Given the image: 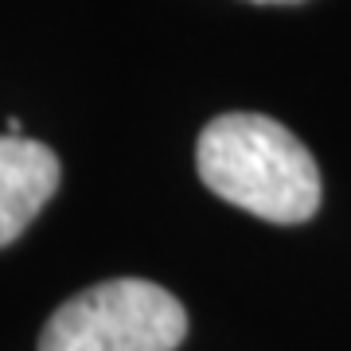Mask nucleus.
<instances>
[{
  "mask_svg": "<svg viewBox=\"0 0 351 351\" xmlns=\"http://www.w3.org/2000/svg\"><path fill=\"white\" fill-rule=\"evenodd\" d=\"M199 180L265 223H308L320 211V168L313 152L265 113H223L195 145Z\"/></svg>",
  "mask_w": 351,
  "mask_h": 351,
  "instance_id": "1",
  "label": "nucleus"
},
{
  "mask_svg": "<svg viewBox=\"0 0 351 351\" xmlns=\"http://www.w3.org/2000/svg\"><path fill=\"white\" fill-rule=\"evenodd\" d=\"M188 313L168 289L141 277H113L55 308L39 351H176Z\"/></svg>",
  "mask_w": 351,
  "mask_h": 351,
  "instance_id": "2",
  "label": "nucleus"
},
{
  "mask_svg": "<svg viewBox=\"0 0 351 351\" xmlns=\"http://www.w3.org/2000/svg\"><path fill=\"white\" fill-rule=\"evenodd\" d=\"M63 168L43 141L0 133V250L36 223L43 203L59 191Z\"/></svg>",
  "mask_w": 351,
  "mask_h": 351,
  "instance_id": "3",
  "label": "nucleus"
},
{
  "mask_svg": "<svg viewBox=\"0 0 351 351\" xmlns=\"http://www.w3.org/2000/svg\"><path fill=\"white\" fill-rule=\"evenodd\" d=\"M254 4H301V0H254Z\"/></svg>",
  "mask_w": 351,
  "mask_h": 351,
  "instance_id": "4",
  "label": "nucleus"
}]
</instances>
